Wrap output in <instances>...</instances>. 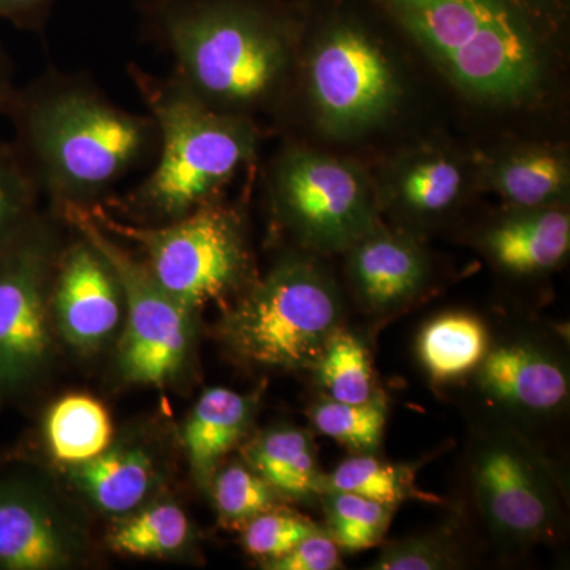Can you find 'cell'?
I'll return each mask as SVG.
<instances>
[{
  "instance_id": "cell-22",
  "label": "cell",
  "mask_w": 570,
  "mask_h": 570,
  "mask_svg": "<svg viewBox=\"0 0 570 570\" xmlns=\"http://www.w3.org/2000/svg\"><path fill=\"white\" fill-rule=\"evenodd\" d=\"M489 348L485 324L461 311L431 318L417 343L420 362L436 382L455 381L478 370Z\"/></svg>"
},
{
  "instance_id": "cell-14",
  "label": "cell",
  "mask_w": 570,
  "mask_h": 570,
  "mask_svg": "<svg viewBox=\"0 0 570 570\" xmlns=\"http://www.w3.org/2000/svg\"><path fill=\"white\" fill-rule=\"evenodd\" d=\"M374 179L382 213L409 232L448 219L478 189L475 163L439 146L397 154Z\"/></svg>"
},
{
  "instance_id": "cell-35",
  "label": "cell",
  "mask_w": 570,
  "mask_h": 570,
  "mask_svg": "<svg viewBox=\"0 0 570 570\" xmlns=\"http://www.w3.org/2000/svg\"><path fill=\"white\" fill-rule=\"evenodd\" d=\"M20 86L14 80L13 61L0 45V116H7Z\"/></svg>"
},
{
  "instance_id": "cell-33",
  "label": "cell",
  "mask_w": 570,
  "mask_h": 570,
  "mask_svg": "<svg viewBox=\"0 0 570 570\" xmlns=\"http://www.w3.org/2000/svg\"><path fill=\"white\" fill-rule=\"evenodd\" d=\"M269 570H335L341 568V549L324 531L314 532L295 549L276 560L264 562Z\"/></svg>"
},
{
  "instance_id": "cell-17",
  "label": "cell",
  "mask_w": 570,
  "mask_h": 570,
  "mask_svg": "<svg viewBox=\"0 0 570 570\" xmlns=\"http://www.w3.org/2000/svg\"><path fill=\"white\" fill-rule=\"evenodd\" d=\"M75 489L108 517L129 515L148 504L163 487V461L151 444L141 439L111 442L100 455L69 468Z\"/></svg>"
},
{
  "instance_id": "cell-29",
  "label": "cell",
  "mask_w": 570,
  "mask_h": 570,
  "mask_svg": "<svg viewBox=\"0 0 570 570\" xmlns=\"http://www.w3.org/2000/svg\"><path fill=\"white\" fill-rule=\"evenodd\" d=\"M41 195L13 141L0 137V250L40 212Z\"/></svg>"
},
{
  "instance_id": "cell-6",
  "label": "cell",
  "mask_w": 570,
  "mask_h": 570,
  "mask_svg": "<svg viewBox=\"0 0 570 570\" xmlns=\"http://www.w3.org/2000/svg\"><path fill=\"white\" fill-rule=\"evenodd\" d=\"M100 227L134 243L156 283L189 311L242 294L255 279L245 216L223 198L167 224L122 223L88 209Z\"/></svg>"
},
{
  "instance_id": "cell-24",
  "label": "cell",
  "mask_w": 570,
  "mask_h": 570,
  "mask_svg": "<svg viewBox=\"0 0 570 570\" xmlns=\"http://www.w3.org/2000/svg\"><path fill=\"white\" fill-rule=\"evenodd\" d=\"M193 527L186 512L171 501L148 502L121 517L107 535L116 553L138 558H163L186 549Z\"/></svg>"
},
{
  "instance_id": "cell-13",
  "label": "cell",
  "mask_w": 570,
  "mask_h": 570,
  "mask_svg": "<svg viewBox=\"0 0 570 570\" xmlns=\"http://www.w3.org/2000/svg\"><path fill=\"white\" fill-rule=\"evenodd\" d=\"M71 228L77 238L63 242L56 264L52 318L71 347L92 352L115 336L126 314V299L111 262L91 239Z\"/></svg>"
},
{
  "instance_id": "cell-11",
  "label": "cell",
  "mask_w": 570,
  "mask_h": 570,
  "mask_svg": "<svg viewBox=\"0 0 570 570\" xmlns=\"http://www.w3.org/2000/svg\"><path fill=\"white\" fill-rule=\"evenodd\" d=\"M471 483L487 527L505 546H532L553 534L560 520L554 479L520 438L480 439L471 456Z\"/></svg>"
},
{
  "instance_id": "cell-12",
  "label": "cell",
  "mask_w": 570,
  "mask_h": 570,
  "mask_svg": "<svg viewBox=\"0 0 570 570\" xmlns=\"http://www.w3.org/2000/svg\"><path fill=\"white\" fill-rule=\"evenodd\" d=\"M80 517L40 472L0 464V570H59L81 561Z\"/></svg>"
},
{
  "instance_id": "cell-28",
  "label": "cell",
  "mask_w": 570,
  "mask_h": 570,
  "mask_svg": "<svg viewBox=\"0 0 570 570\" xmlns=\"http://www.w3.org/2000/svg\"><path fill=\"white\" fill-rule=\"evenodd\" d=\"M309 415L318 433L335 439L354 453H376L384 438L387 404L381 395L362 404L326 397L314 404Z\"/></svg>"
},
{
  "instance_id": "cell-1",
  "label": "cell",
  "mask_w": 570,
  "mask_h": 570,
  "mask_svg": "<svg viewBox=\"0 0 570 570\" xmlns=\"http://www.w3.org/2000/svg\"><path fill=\"white\" fill-rule=\"evenodd\" d=\"M461 99L498 112L550 102L566 69L570 0H366Z\"/></svg>"
},
{
  "instance_id": "cell-16",
  "label": "cell",
  "mask_w": 570,
  "mask_h": 570,
  "mask_svg": "<svg viewBox=\"0 0 570 570\" xmlns=\"http://www.w3.org/2000/svg\"><path fill=\"white\" fill-rule=\"evenodd\" d=\"M478 371L483 392L499 406L520 414L551 415L569 400V373L564 363L528 341L490 347Z\"/></svg>"
},
{
  "instance_id": "cell-8",
  "label": "cell",
  "mask_w": 570,
  "mask_h": 570,
  "mask_svg": "<svg viewBox=\"0 0 570 570\" xmlns=\"http://www.w3.org/2000/svg\"><path fill=\"white\" fill-rule=\"evenodd\" d=\"M296 67L314 124L335 140L374 132L395 115L403 99L392 59L355 21L326 24L299 50Z\"/></svg>"
},
{
  "instance_id": "cell-5",
  "label": "cell",
  "mask_w": 570,
  "mask_h": 570,
  "mask_svg": "<svg viewBox=\"0 0 570 570\" xmlns=\"http://www.w3.org/2000/svg\"><path fill=\"white\" fill-rule=\"evenodd\" d=\"M343 311L340 287L316 255L288 250L242 292L220 336L249 365L307 370L341 328Z\"/></svg>"
},
{
  "instance_id": "cell-30",
  "label": "cell",
  "mask_w": 570,
  "mask_h": 570,
  "mask_svg": "<svg viewBox=\"0 0 570 570\" xmlns=\"http://www.w3.org/2000/svg\"><path fill=\"white\" fill-rule=\"evenodd\" d=\"M209 489L220 520L235 527L276 508V491L247 463L217 469Z\"/></svg>"
},
{
  "instance_id": "cell-31",
  "label": "cell",
  "mask_w": 570,
  "mask_h": 570,
  "mask_svg": "<svg viewBox=\"0 0 570 570\" xmlns=\"http://www.w3.org/2000/svg\"><path fill=\"white\" fill-rule=\"evenodd\" d=\"M317 531L321 528L305 517L275 508L247 521L243 531V546L247 553L266 562L284 557Z\"/></svg>"
},
{
  "instance_id": "cell-25",
  "label": "cell",
  "mask_w": 570,
  "mask_h": 570,
  "mask_svg": "<svg viewBox=\"0 0 570 570\" xmlns=\"http://www.w3.org/2000/svg\"><path fill=\"white\" fill-rule=\"evenodd\" d=\"M313 370L330 400L362 404L379 395L365 344L344 330L330 337Z\"/></svg>"
},
{
  "instance_id": "cell-15",
  "label": "cell",
  "mask_w": 570,
  "mask_h": 570,
  "mask_svg": "<svg viewBox=\"0 0 570 570\" xmlns=\"http://www.w3.org/2000/svg\"><path fill=\"white\" fill-rule=\"evenodd\" d=\"M344 254L352 291L371 313L407 305L425 291L431 277L425 247L406 228L379 224Z\"/></svg>"
},
{
  "instance_id": "cell-27",
  "label": "cell",
  "mask_w": 570,
  "mask_h": 570,
  "mask_svg": "<svg viewBox=\"0 0 570 570\" xmlns=\"http://www.w3.org/2000/svg\"><path fill=\"white\" fill-rule=\"evenodd\" d=\"M322 494L330 538L341 550L355 553L373 549L382 542L396 505L346 491L328 490Z\"/></svg>"
},
{
  "instance_id": "cell-21",
  "label": "cell",
  "mask_w": 570,
  "mask_h": 570,
  "mask_svg": "<svg viewBox=\"0 0 570 570\" xmlns=\"http://www.w3.org/2000/svg\"><path fill=\"white\" fill-rule=\"evenodd\" d=\"M246 463L277 497L306 499L324 493L313 439L305 430L279 426L265 431L245 450Z\"/></svg>"
},
{
  "instance_id": "cell-4",
  "label": "cell",
  "mask_w": 570,
  "mask_h": 570,
  "mask_svg": "<svg viewBox=\"0 0 570 570\" xmlns=\"http://www.w3.org/2000/svg\"><path fill=\"white\" fill-rule=\"evenodd\" d=\"M127 73L156 124V160L140 183L104 206L118 208L130 223L157 225L220 198L257 156V124L202 102L171 75L157 77L137 63Z\"/></svg>"
},
{
  "instance_id": "cell-9",
  "label": "cell",
  "mask_w": 570,
  "mask_h": 570,
  "mask_svg": "<svg viewBox=\"0 0 570 570\" xmlns=\"http://www.w3.org/2000/svg\"><path fill=\"white\" fill-rule=\"evenodd\" d=\"M61 213L40 209L0 250V404L28 392L51 360V294Z\"/></svg>"
},
{
  "instance_id": "cell-32",
  "label": "cell",
  "mask_w": 570,
  "mask_h": 570,
  "mask_svg": "<svg viewBox=\"0 0 570 570\" xmlns=\"http://www.w3.org/2000/svg\"><path fill=\"white\" fill-rule=\"evenodd\" d=\"M463 553L452 539L426 534L387 543L371 568L376 570H448L463 568Z\"/></svg>"
},
{
  "instance_id": "cell-20",
  "label": "cell",
  "mask_w": 570,
  "mask_h": 570,
  "mask_svg": "<svg viewBox=\"0 0 570 570\" xmlns=\"http://www.w3.org/2000/svg\"><path fill=\"white\" fill-rule=\"evenodd\" d=\"M257 397L224 387L206 390L198 397L186 425L183 441L194 479L209 487L220 461L245 438L255 415Z\"/></svg>"
},
{
  "instance_id": "cell-19",
  "label": "cell",
  "mask_w": 570,
  "mask_h": 570,
  "mask_svg": "<svg viewBox=\"0 0 570 570\" xmlns=\"http://www.w3.org/2000/svg\"><path fill=\"white\" fill-rule=\"evenodd\" d=\"M479 190L497 194L508 208L568 205L570 159L562 146L519 145L475 163Z\"/></svg>"
},
{
  "instance_id": "cell-7",
  "label": "cell",
  "mask_w": 570,
  "mask_h": 570,
  "mask_svg": "<svg viewBox=\"0 0 570 570\" xmlns=\"http://www.w3.org/2000/svg\"><path fill=\"white\" fill-rule=\"evenodd\" d=\"M266 194L276 223L305 253L344 254L382 224L376 179L355 160L306 146L276 154Z\"/></svg>"
},
{
  "instance_id": "cell-3",
  "label": "cell",
  "mask_w": 570,
  "mask_h": 570,
  "mask_svg": "<svg viewBox=\"0 0 570 570\" xmlns=\"http://www.w3.org/2000/svg\"><path fill=\"white\" fill-rule=\"evenodd\" d=\"M141 32L170 75L216 110L253 118L283 102L302 50L299 11L281 0H138Z\"/></svg>"
},
{
  "instance_id": "cell-10",
  "label": "cell",
  "mask_w": 570,
  "mask_h": 570,
  "mask_svg": "<svg viewBox=\"0 0 570 570\" xmlns=\"http://www.w3.org/2000/svg\"><path fill=\"white\" fill-rule=\"evenodd\" d=\"M61 214L102 250L121 281L127 322L118 346L119 374L129 384L165 387L178 376L189 354L193 311L171 298L141 258L124 249L88 209Z\"/></svg>"
},
{
  "instance_id": "cell-18",
  "label": "cell",
  "mask_w": 570,
  "mask_h": 570,
  "mask_svg": "<svg viewBox=\"0 0 570 570\" xmlns=\"http://www.w3.org/2000/svg\"><path fill=\"white\" fill-rule=\"evenodd\" d=\"M480 247L509 275L528 277L549 273L568 258V205L509 208L483 230Z\"/></svg>"
},
{
  "instance_id": "cell-2",
  "label": "cell",
  "mask_w": 570,
  "mask_h": 570,
  "mask_svg": "<svg viewBox=\"0 0 570 570\" xmlns=\"http://www.w3.org/2000/svg\"><path fill=\"white\" fill-rule=\"evenodd\" d=\"M7 118L14 148L58 213L104 206L118 184L156 157L151 116L112 102L80 71L50 67L20 86Z\"/></svg>"
},
{
  "instance_id": "cell-34",
  "label": "cell",
  "mask_w": 570,
  "mask_h": 570,
  "mask_svg": "<svg viewBox=\"0 0 570 570\" xmlns=\"http://www.w3.org/2000/svg\"><path fill=\"white\" fill-rule=\"evenodd\" d=\"M58 0H0V21L21 31L41 33Z\"/></svg>"
},
{
  "instance_id": "cell-23",
  "label": "cell",
  "mask_w": 570,
  "mask_h": 570,
  "mask_svg": "<svg viewBox=\"0 0 570 570\" xmlns=\"http://www.w3.org/2000/svg\"><path fill=\"white\" fill-rule=\"evenodd\" d=\"M43 433L52 459L69 468L100 455L112 442L107 409L88 395H67L52 404Z\"/></svg>"
},
{
  "instance_id": "cell-26",
  "label": "cell",
  "mask_w": 570,
  "mask_h": 570,
  "mask_svg": "<svg viewBox=\"0 0 570 570\" xmlns=\"http://www.w3.org/2000/svg\"><path fill=\"white\" fill-rule=\"evenodd\" d=\"M346 491L358 497L397 505L406 499L428 501L414 483V472L404 464L387 463L374 453H355L324 478V491Z\"/></svg>"
}]
</instances>
